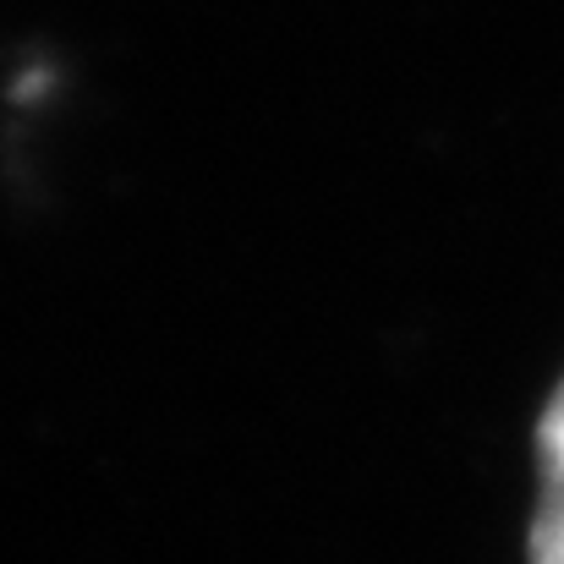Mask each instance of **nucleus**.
I'll return each mask as SVG.
<instances>
[{
  "mask_svg": "<svg viewBox=\"0 0 564 564\" xmlns=\"http://www.w3.org/2000/svg\"><path fill=\"white\" fill-rule=\"evenodd\" d=\"M538 471H543V499L532 516V564H564V383L554 389L543 422H538Z\"/></svg>",
  "mask_w": 564,
  "mask_h": 564,
  "instance_id": "nucleus-1",
  "label": "nucleus"
}]
</instances>
